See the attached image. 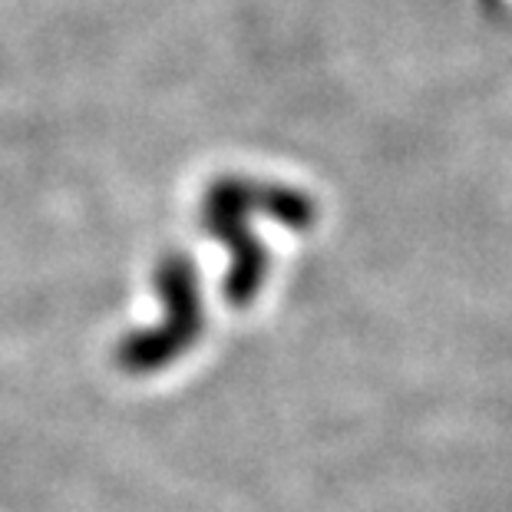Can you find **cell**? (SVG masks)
Returning <instances> with one entry per match:
<instances>
[{
  "label": "cell",
  "instance_id": "2",
  "mask_svg": "<svg viewBox=\"0 0 512 512\" xmlns=\"http://www.w3.org/2000/svg\"><path fill=\"white\" fill-rule=\"evenodd\" d=\"M156 288L166 304V318L156 331H136L116 347V364L126 374H156L189 351L205 331L202 288L192 261L182 255L162 258Z\"/></svg>",
  "mask_w": 512,
  "mask_h": 512
},
{
  "label": "cell",
  "instance_id": "1",
  "mask_svg": "<svg viewBox=\"0 0 512 512\" xmlns=\"http://www.w3.org/2000/svg\"><path fill=\"white\" fill-rule=\"evenodd\" d=\"M281 189L285 185L252 182V179H219L202 202L205 228L232 255V265H228L225 275V298L238 304V308L261 291V281H265V268H268L265 248H261L258 235L248 228V219H252V212L275 202Z\"/></svg>",
  "mask_w": 512,
  "mask_h": 512
}]
</instances>
